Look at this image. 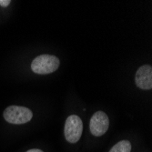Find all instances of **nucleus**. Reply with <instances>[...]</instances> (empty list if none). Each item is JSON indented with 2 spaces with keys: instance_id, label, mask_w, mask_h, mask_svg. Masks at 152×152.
Instances as JSON below:
<instances>
[{
  "instance_id": "f257e3e1",
  "label": "nucleus",
  "mask_w": 152,
  "mask_h": 152,
  "mask_svg": "<svg viewBox=\"0 0 152 152\" xmlns=\"http://www.w3.org/2000/svg\"><path fill=\"white\" fill-rule=\"evenodd\" d=\"M60 61L56 56L52 55H40L31 63V69L36 74L47 75L56 71L59 67Z\"/></svg>"
},
{
  "instance_id": "0eeeda50",
  "label": "nucleus",
  "mask_w": 152,
  "mask_h": 152,
  "mask_svg": "<svg viewBox=\"0 0 152 152\" xmlns=\"http://www.w3.org/2000/svg\"><path fill=\"white\" fill-rule=\"evenodd\" d=\"M10 3H11L10 0H0V6L3 7H8Z\"/></svg>"
},
{
  "instance_id": "20e7f679",
  "label": "nucleus",
  "mask_w": 152,
  "mask_h": 152,
  "mask_svg": "<svg viewBox=\"0 0 152 152\" xmlns=\"http://www.w3.org/2000/svg\"><path fill=\"white\" fill-rule=\"evenodd\" d=\"M108 127L109 119L105 112L98 111L93 114L89 123V129L92 135L96 137H100L107 131Z\"/></svg>"
},
{
  "instance_id": "39448f33",
  "label": "nucleus",
  "mask_w": 152,
  "mask_h": 152,
  "mask_svg": "<svg viewBox=\"0 0 152 152\" xmlns=\"http://www.w3.org/2000/svg\"><path fill=\"white\" fill-rule=\"evenodd\" d=\"M135 82L137 88L143 90H148L152 88V67L149 65H144L137 70Z\"/></svg>"
},
{
  "instance_id": "7ed1b4c3",
  "label": "nucleus",
  "mask_w": 152,
  "mask_h": 152,
  "mask_svg": "<svg viewBox=\"0 0 152 152\" xmlns=\"http://www.w3.org/2000/svg\"><path fill=\"white\" fill-rule=\"evenodd\" d=\"M83 131V123L81 118L77 115H70L66 120L64 134L66 141L77 143L81 137Z\"/></svg>"
},
{
  "instance_id": "423d86ee",
  "label": "nucleus",
  "mask_w": 152,
  "mask_h": 152,
  "mask_svg": "<svg viewBox=\"0 0 152 152\" xmlns=\"http://www.w3.org/2000/svg\"><path fill=\"white\" fill-rule=\"evenodd\" d=\"M131 143L129 140H121L110 148L108 152H130Z\"/></svg>"
},
{
  "instance_id": "f03ea898",
  "label": "nucleus",
  "mask_w": 152,
  "mask_h": 152,
  "mask_svg": "<svg viewBox=\"0 0 152 152\" xmlns=\"http://www.w3.org/2000/svg\"><path fill=\"white\" fill-rule=\"evenodd\" d=\"M3 116L7 122L19 125L29 122L33 118V113L29 108L26 107L15 105L7 107L5 109Z\"/></svg>"
},
{
  "instance_id": "6e6552de",
  "label": "nucleus",
  "mask_w": 152,
  "mask_h": 152,
  "mask_svg": "<svg viewBox=\"0 0 152 152\" xmlns=\"http://www.w3.org/2000/svg\"><path fill=\"white\" fill-rule=\"evenodd\" d=\"M26 152H43L41 149H37V148H33V149H29L27 150Z\"/></svg>"
}]
</instances>
